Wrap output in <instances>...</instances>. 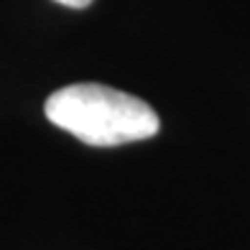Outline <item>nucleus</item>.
Returning <instances> with one entry per match:
<instances>
[{"mask_svg": "<svg viewBox=\"0 0 250 250\" xmlns=\"http://www.w3.org/2000/svg\"><path fill=\"white\" fill-rule=\"evenodd\" d=\"M56 3H62V5H66V8H87L92 0H56Z\"/></svg>", "mask_w": 250, "mask_h": 250, "instance_id": "2", "label": "nucleus"}, {"mask_svg": "<svg viewBox=\"0 0 250 250\" xmlns=\"http://www.w3.org/2000/svg\"><path fill=\"white\" fill-rule=\"evenodd\" d=\"M43 112L56 128L95 148L148 141L161 130V120L148 102L95 82L56 89Z\"/></svg>", "mask_w": 250, "mask_h": 250, "instance_id": "1", "label": "nucleus"}]
</instances>
